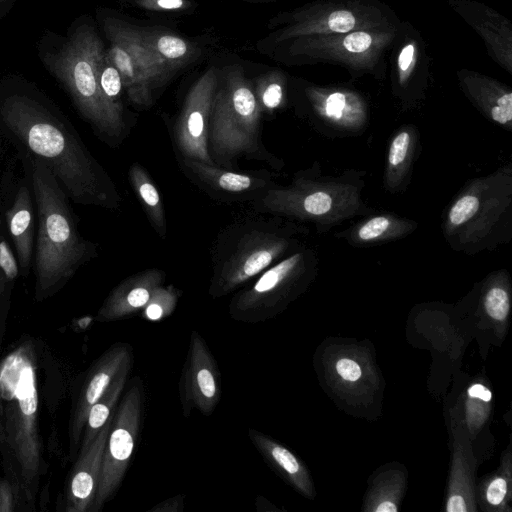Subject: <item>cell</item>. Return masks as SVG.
<instances>
[{
    "instance_id": "6da1fadb",
    "label": "cell",
    "mask_w": 512,
    "mask_h": 512,
    "mask_svg": "<svg viewBox=\"0 0 512 512\" xmlns=\"http://www.w3.org/2000/svg\"><path fill=\"white\" fill-rule=\"evenodd\" d=\"M0 130L41 160L75 203L114 209L120 197L74 127L42 101L21 93L0 101Z\"/></svg>"
},
{
    "instance_id": "7a4b0ae2",
    "label": "cell",
    "mask_w": 512,
    "mask_h": 512,
    "mask_svg": "<svg viewBox=\"0 0 512 512\" xmlns=\"http://www.w3.org/2000/svg\"><path fill=\"white\" fill-rule=\"evenodd\" d=\"M31 186L37 207L36 293L48 295L88 260L92 249L78 232L67 195L48 167L30 156Z\"/></svg>"
},
{
    "instance_id": "3957f363",
    "label": "cell",
    "mask_w": 512,
    "mask_h": 512,
    "mask_svg": "<svg viewBox=\"0 0 512 512\" xmlns=\"http://www.w3.org/2000/svg\"><path fill=\"white\" fill-rule=\"evenodd\" d=\"M103 48L95 30L81 25L55 54L47 55V63L69 92L80 115L101 137L114 141L123 134L125 120L106 100L100 87Z\"/></svg>"
},
{
    "instance_id": "277c9868",
    "label": "cell",
    "mask_w": 512,
    "mask_h": 512,
    "mask_svg": "<svg viewBox=\"0 0 512 512\" xmlns=\"http://www.w3.org/2000/svg\"><path fill=\"white\" fill-rule=\"evenodd\" d=\"M224 85L216 90L208 128V149L216 165L232 168L240 155H260L262 112L253 84L239 66L227 69Z\"/></svg>"
},
{
    "instance_id": "5b68a950",
    "label": "cell",
    "mask_w": 512,
    "mask_h": 512,
    "mask_svg": "<svg viewBox=\"0 0 512 512\" xmlns=\"http://www.w3.org/2000/svg\"><path fill=\"white\" fill-rule=\"evenodd\" d=\"M0 398L6 403V439L25 480L32 483L39 472L41 454L37 429L36 366L29 345L20 346L2 362Z\"/></svg>"
},
{
    "instance_id": "8992f818",
    "label": "cell",
    "mask_w": 512,
    "mask_h": 512,
    "mask_svg": "<svg viewBox=\"0 0 512 512\" xmlns=\"http://www.w3.org/2000/svg\"><path fill=\"white\" fill-rule=\"evenodd\" d=\"M145 391L135 377L115 409L106 442L99 482L90 511H99L118 491L135 449L144 416Z\"/></svg>"
},
{
    "instance_id": "52a82bcc",
    "label": "cell",
    "mask_w": 512,
    "mask_h": 512,
    "mask_svg": "<svg viewBox=\"0 0 512 512\" xmlns=\"http://www.w3.org/2000/svg\"><path fill=\"white\" fill-rule=\"evenodd\" d=\"M283 249L284 241L264 227L246 229L216 265L209 295L219 298L233 292L266 270Z\"/></svg>"
},
{
    "instance_id": "ba28073f",
    "label": "cell",
    "mask_w": 512,
    "mask_h": 512,
    "mask_svg": "<svg viewBox=\"0 0 512 512\" xmlns=\"http://www.w3.org/2000/svg\"><path fill=\"white\" fill-rule=\"evenodd\" d=\"M302 254L296 253L264 270L248 288L233 296L229 316L237 322L256 324L281 313L293 295Z\"/></svg>"
},
{
    "instance_id": "9c48e42d",
    "label": "cell",
    "mask_w": 512,
    "mask_h": 512,
    "mask_svg": "<svg viewBox=\"0 0 512 512\" xmlns=\"http://www.w3.org/2000/svg\"><path fill=\"white\" fill-rule=\"evenodd\" d=\"M221 394V374L214 355L202 335L193 330L179 381L183 415L189 417L193 410L210 415L219 404Z\"/></svg>"
},
{
    "instance_id": "30bf717a",
    "label": "cell",
    "mask_w": 512,
    "mask_h": 512,
    "mask_svg": "<svg viewBox=\"0 0 512 512\" xmlns=\"http://www.w3.org/2000/svg\"><path fill=\"white\" fill-rule=\"evenodd\" d=\"M218 77L209 68L190 88L176 122L177 145L184 158L215 164L208 149V128Z\"/></svg>"
},
{
    "instance_id": "8fae6325",
    "label": "cell",
    "mask_w": 512,
    "mask_h": 512,
    "mask_svg": "<svg viewBox=\"0 0 512 512\" xmlns=\"http://www.w3.org/2000/svg\"><path fill=\"white\" fill-rule=\"evenodd\" d=\"M133 362L132 346L122 342L112 345L98 359L91 369L78 399L71 432L73 445L79 443L91 407L100 399L120 370Z\"/></svg>"
},
{
    "instance_id": "7c38bea8",
    "label": "cell",
    "mask_w": 512,
    "mask_h": 512,
    "mask_svg": "<svg viewBox=\"0 0 512 512\" xmlns=\"http://www.w3.org/2000/svg\"><path fill=\"white\" fill-rule=\"evenodd\" d=\"M113 417L114 413L90 445L80 450L68 486L66 507L68 512H86L91 509L97 491L103 454Z\"/></svg>"
},
{
    "instance_id": "4fadbf2b",
    "label": "cell",
    "mask_w": 512,
    "mask_h": 512,
    "mask_svg": "<svg viewBox=\"0 0 512 512\" xmlns=\"http://www.w3.org/2000/svg\"><path fill=\"white\" fill-rule=\"evenodd\" d=\"M164 281L165 273L157 268L126 278L107 296L97 313V320L115 321L141 312L153 291Z\"/></svg>"
},
{
    "instance_id": "5bb4252c",
    "label": "cell",
    "mask_w": 512,
    "mask_h": 512,
    "mask_svg": "<svg viewBox=\"0 0 512 512\" xmlns=\"http://www.w3.org/2000/svg\"><path fill=\"white\" fill-rule=\"evenodd\" d=\"M454 434V450L445 511H477L474 490L475 462L468 442L469 436L467 432L463 433L461 428L457 429Z\"/></svg>"
},
{
    "instance_id": "9a60e30c",
    "label": "cell",
    "mask_w": 512,
    "mask_h": 512,
    "mask_svg": "<svg viewBox=\"0 0 512 512\" xmlns=\"http://www.w3.org/2000/svg\"><path fill=\"white\" fill-rule=\"evenodd\" d=\"M248 436L262 458L294 489L307 498H314L315 490L304 463L288 448L254 428Z\"/></svg>"
},
{
    "instance_id": "2e32d148",
    "label": "cell",
    "mask_w": 512,
    "mask_h": 512,
    "mask_svg": "<svg viewBox=\"0 0 512 512\" xmlns=\"http://www.w3.org/2000/svg\"><path fill=\"white\" fill-rule=\"evenodd\" d=\"M104 29L110 41L107 54L121 74L129 100L139 107L150 106L153 102V91L156 89L153 82L135 61L120 36L107 20L104 23Z\"/></svg>"
},
{
    "instance_id": "e0dca14e",
    "label": "cell",
    "mask_w": 512,
    "mask_h": 512,
    "mask_svg": "<svg viewBox=\"0 0 512 512\" xmlns=\"http://www.w3.org/2000/svg\"><path fill=\"white\" fill-rule=\"evenodd\" d=\"M5 216L20 269L26 274L31 265L34 239L32 198L26 184L21 185L17 190L14 201Z\"/></svg>"
},
{
    "instance_id": "ac0fdd59",
    "label": "cell",
    "mask_w": 512,
    "mask_h": 512,
    "mask_svg": "<svg viewBox=\"0 0 512 512\" xmlns=\"http://www.w3.org/2000/svg\"><path fill=\"white\" fill-rule=\"evenodd\" d=\"M184 166L205 186L226 194L242 195L254 191L264 192L267 181L248 173H239L197 160L184 158Z\"/></svg>"
},
{
    "instance_id": "d6986e66",
    "label": "cell",
    "mask_w": 512,
    "mask_h": 512,
    "mask_svg": "<svg viewBox=\"0 0 512 512\" xmlns=\"http://www.w3.org/2000/svg\"><path fill=\"white\" fill-rule=\"evenodd\" d=\"M137 30L146 47L171 73L198 56V48L176 34L157 29L137 28Z\"/></svg>"
},
{
    "instance_id": "ffe728a7",
    "label": "cell",
    "mask_w": 512,
    "mask_h": 512,
    "mask_svg": "<svg viewBox=\"0 0 512 512\" xmlns=\"http://www.w3.org/2000/svg\"><path fill=\"white\" fill-rule=\"evenodd\" d=\"M133 363L125 365L113 379L100 399L91 407L83 429L80 450L88 447L116 409V404L126 385Z\"/></svg>"
},
{
    "instance_id": "44dd1931",
    "label": "cell",
    "mask_w": 512,
    "mask_h": 512,
    "mask_svg": "<svg viewBox=\"0 0 512 512\" xmlns=\"http://www.w3.org/2000/svg\"><path fill=\"white\" fill-rule=\"evenodd\" d=\"M130 183L154 229L161 237L166 235V218L160 194L146 170L134 163L129 169Z\"/></svg>"
},
{
    "instance_id": "7402d4cb",
    "label": "cell",
    "mask_w": 512,
    "mask_h": 512,
    "mask_svg": "<svg viewBox=\"0 0 512 512\" xmlns=\"http://www.w3.org/2000/svg\"><path fill=\"white\" fill-rule=\"evenodd\" d=\"M511 459L510 452L502 458L498 471L488 477L480 488V503L484 510L510 511L511 499Z\"/></svg>"
},
{
    "instance_id": "603a6c76",
    "label": "cell",
    "mask_w": 512,
    "mask_h": 512,
    "mask_svg": "<svg viewBox=\"0 0 512 512\" xmlns=\"http://www.w3.org/2000/svg\"><path fill=\"white\" fill-rule=\"evenodd\" d=\"M492 408V392L481 381L473 382L466 390L464 399V423L469 438H474L489 419Z\"/></svg>"
},
{
    "instance_id": "cb8c5ba5",
    "label": "cell",
    "mask_w": 512,
    "mask_h": 512,
    "mask_svg": "<svg viewBox=\"0 0 512 512\" xmlns=\"http://www.w3.org/2000/svg\"><path fill=\"white\" fill-rule=\"evenodd\" d=\"M379 481L375 482L367 498L364 510L374 512H396L400 500V490L403 480L399 476L382 475Z\"/></svg>"
},
{
    "instance_id": "d4e9b609",
    "label": "cell",
    "mask_w": 512,
    "mask_h": 512,
    "mask_svg": "<svg viewBox=\"0 0 512 512\" xmlns=\"http://www.w3.org/2000/svg\"><path fill=\"white\" fill-rule=\"evenodd\" d=\"M179 298L180 291L174 286L157 287L141 310V318L152 322L167 318L174 312Z\"/></svg>"
},
{
    "instance_id": "484cf974",
    "label": "cell",
    "mask_w": 512,
    "mask_h": 512,
    "mask_svg": "<svg viewBox=\"0 0 512 512\" xmlns=\"http://www.w3.org/2000/svg\"><path fill=\"white\" fill-rule=\"evenodd\" d=\"M253 88L262 113H271L281 106L284 89L278 73L270 72L257 77Z\"/></svg>"
},
{
    "instance_id": "4316f807",
    "label": "cell",
    "mask_w": 512,
    "mask_h": 512,
    "mask_svg": "<svg viewBox=\"0 0 512 512\" xmlns=\"http://www.w3.org/2000/svg\"><path fill=\"white\" fill-rule=\"evenodd\" d=\"M99 83L106 100L124 115L121 92L124 88L120 72L105 51L99 68Z\"/></svg>"
},
{
    "instance_id": "83f0119b",
    "label": "cell",
    "mask_w": 512,
    "mask_h": 512,
    "mask_svg": "<svg viewBox=\"0 0 512 512\" xmlns=\"http://www.w3.org/2000/svg\"><path fill=\"white\" fill-rule=\"evenodd\" d=\"M484 309L495 322L503 324L510 312V298L507 291L501 287L490 288L484 297Z\"/></svg>"
},
{
    "instance_id": "f1b7e54d",
    "label": "cell",
    "mask_w": 512,
    "mask_h": 512,
    "mask_svg": "<svg viewBox=\"0 0 512 512\" xmlns=\"http://www.w3.org/2000/svg\"><path fill=\"white\" fill-rule=\"evenodd\" d=\"M478 209L479 199L477 197L463 196L450 209V222L454 225H461L472 218Z\"/></svg>"
},
{
    "instance_id": "f546056e",
    "label": "cell",
    "mask_w": 512,
    "mask_h": 512,
    "mask_svg": "<svg viewBox=\"0 0 512 512\" xmlns=\"http://www.w3.org/2000/svg\"><path fill=\"white\" fill-rule=\"evenodd\" d=\"M331 206L332 199L330 195L322 191L311 193L302 200V208L312 215L324 214L331 209Z\"/></svg>"
},
{
    "instance_id": "4dcf8cb0",
    "label": "cell",
    "mask_w": 512,
    "mask_h": 512,
    "mask_svg": "<svg viewBox=\"0 0 512 512\" xmlns=\"http://www.w3.org/2000/svg\"><path fill=\"white\" fill-rule=\"evenodd\" d=\"M0 270L7 280L18 275V265L7 241L0 235Z\"/></svg>"
},
{
    "instance_id": "1f68e13d",
    "label": "cell",
    "mask_w": 512,
    "mask_h": 512,
    "mask_svg": "<svg viewBox=\"0 0 512 512\" xmlns=\"http://www.w3.org/2000/svg\"><path fill=\"white\" fill-rule=\"evenodd\" d=\"M335 371L338 377L347 383H354L362 377V368L352 358L343 357L335 363Z\"/></svg>"
},
{
    "instance_id": "d6a6232c",
    "label": "cell",
    "mask_w": 512,
    "mask_h": 512,
    "mask_svg": "<svg viewBox=\"0 0 512 512\" xmlns=\"http://www.w3.org/2000/svg\"><path fill=\"white\" fill-rule=\"evenodd\" d=\"M135 3L150 11H180L190 7L188 0H135Z\"/></svg>"
},
{
    "instance_id": "836d02e7",
    "label": "cell",
    "mask_w": 512,
    "mask_h": 512,
    "mask_svg": "<svg viewBox=\"0 0 512 512\" xmlns=\"http://www.w3.org/2000/svg\"><path fill=\"white\" fill-rule=\"evenodd\" d=\"M410 137L407 132L399 133L393 140L389 150V163L393 166L399 165L406 157Z\"/></svg>"
},
{
    "instance_id": "e575fe53",
    "label": "cell",
    "mask_w": 512,
    "mask_h": 512,
    "mask_svg": "<svg viewBox=\"0 0 512 512\" xmlns=\"http://www.w3.org/2000/svg\"><path fill=\"white\" fill-rule=\"evenodd\" d=\"M390 222L383 216H378L365 223L359 230L358 236L362 240H372L383 234Z\"/></svg>"
},
{
    "instance_id": "d590c367",
    "label": "cell",
    "mask_w": 512,
    "mask_h": 512,
    "mask_svg": "<svg viewBox=\"0 0 512 512\" xmlns=\"http://www.w3.org/2000/svg\"><path fill=\"white\" fill-rule=\"evenodd\" d=\"M355 25L353 14L346 10L333 12L328 19V27L334 32L344 33L350 31Z\"/></svg>"
},
{
    "instance_id": "8d00e7d4",
    "label": "cell",
    "mask_w": 512,
    "mask_h": 512,
    "mask_svg": "<svg viewBox=\"0 0 512 512\" xmlns=\"http://www.w3.org/2000/svg\"><path fill=\"white\" fill-rule=\"evenodd\" d=\"M491 117L494 121L505 124L512 119V93H506L497 100V106L491 110Z\"/></svg>"
},
{
    "instance_id": "74e56055",
    "label": "cell",
    "mask_w": 512,
    "mask_h": 512,
    "mask_svg": "<svg viewBox=\"0 0 512 512\" xmlns=\"http://www.w3.org/2000/svg\"><path fill=\"white\" fill-rule=\"evenodd\" d=\"M371 36L365 32L351 33L343 40L344 47L354 53H360L367 50L371 45Z\"/></svg>"
},
{
    "instance_id": "f35d334b",
    "label": "cell",
    "mask_w": 512,
    "mask_h": 512,
    "mask_svg": "<svg viewBox=\"0 0 512 512\" xmlns=\"http://www.w3.org/2000/svg\"><path fill=\"white\" fill-rule=\"evenodd\" d=\"M345 104V96L342 93L336 92L331 94L326 102V114L335 119L341 118Z\"/></svg>"
},
{
    "instance_id": "ab89813d",
    "label": "cell",
    "mask_w": 512,
    "mask_h": 512,
    "mask_svg": "<svg viewBox=\"0 0 512 512\" xmlns=\"http://www.w3.org/2000/svg\"><path fill=\"white\" fill-rule=\"evenodd\" d=\"M184 508V495L170 497L149 509V512H181Z\"/></svg>"
},
{
    "instance_id": "60d3db41",
    "label": "cell",
    "mask_w": 512,
    "mask_h": 512,
    "mask_svg": "<svg viewBox=\"0 0 512 512\" xmlns=\"http://www.w3.org/2000/svg\"><path fill=\"white\" fill-rule=\"evenodd\" d=\"M11 493L9 485L2 483L0 485V511H11Z\"/></svg>"
},
{
    "instance_id": "b9f144b4",
    "label": "cell",
    "mask_w": 512,
    "mask_h": 512,
    "mask_svg": "<svg viewBox=\"0 0 512 512\" xmlns=\"http://www.w3.org/2000/svg\"><path fill=\"white\" fill-rule=\"evenodd\" d=\"M413 54H414L413 45H407L401 51L400 56H399V67L402 71H406L409 68V66L413 60Z\"/></svg>"
},
{
    "instance_id": "7bdbcfd3",
    "label": "cell",
    "mask_w": 512,
    "mask_h": 512,
    "mask_svg": "<svg viewBox=\"0 0 512 512\" xmlns=\"http://www.w3.org/2000/svg\"><path fill=\"white\" fill-rule=\"evenodd\" d=\"M8 0H0V5L7 2Z\"/></svg>"
},
{
    "instance_id": "ee69618b",
    "label": "cell",
    "mask_w": 512,
    "mask_h": 512,
    "mask_svg": "<svg viewBox=\"0 0 512 512\" xmlns=\"http://www.w3.org/2000/svg\"><path fill=\"white\" fill-rule=\"evenodd\" d=\"M250 1H262V0H250Z\"/></svg>"
}]
</instances>
